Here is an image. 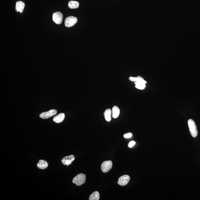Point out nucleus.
Wrapping results in <instances>:
<instances>
[{
    "label": "nucleus",
    "instance_id": "obj_12",
    "mask_svg": "<svg viewBox=\"0 0 200 200\" xmlns=\"http://www.w3.org/2000/svg\"><path fill=\"white\" fill-rule=\"evenodd\" d=\"M120 109L119 107L116 106H114L111 111L112 116L114 118H116L119 116L120 114Z\"/></svg>",
    "mask_w": 200,
    "mask_h": 200
},
{
    "label": "nucleus",
    "instance_id": "obj_4",
    "mask_svg": "<svg viewBox=\"0 0 200 200\" xmlns=\"http://www.w3.org/2000/svg\"><path fill=\"white\" fill-rule=\"evenodd\" d=\"M112 162L111 161H103L101 165V170L104 173L108 172L112 168Z\"/></svg>",
    "mask_w": 200,
    "mask_h": 200
},
{
    "label": "nucleus",
    "instance_id": "obj_2",
    "mask_svg": "<svg viewBox=\"0 0 200 200\" xmlns=\"http://www.w3.org/2000/svg\"><path fill=\"white\" fill-rule=\"evenodd\" d=\"M188 124L191 134L193 138H195L198 134V132L195 123L193 120L190 119L188 120Z\"/></svg>",
    "mask_w": 200,
    "mask_h": 200
},
{
    "label": "nucleus",
    "instance_id": "obj_17",
    "mask_svg": "<svg viewBox=\"0 0 200 200\" xmlns=\"http://www.w3.org/2000/svg\"><path fill=\"white\" fill-rule=\"evenodd\" d=\"M129 80L131 81L137 82H140L142 81H144V79L143 78L140 76H138L136 77H130L129 78Z\"/></svg>",
    "mask_w": 200,
    "mask_h": 200
},
{
    "label": "nucleus",
    "instance_id": "obj_3",
    "mask_svg": "<svg viewBox=\"0 0 200 200\" xmlns=\"http://www.w3.org/2000/svg\"><path fill=\"white\" fill-rule=\"evenodd\" d=\"M78 19L75 17L70 16L65 19V25L66 27H71L77 22Z\"/></svg>",
    "mask_w": 200,
    "mask_h": 200
},
{
    "label": "nucleus",
    "instance_id": "obj_19",
    "mask_svg": "<svg viewBox=\"0 0 200 200\" xmlns=\"http://www.w3.org/2000/svg\"><path fill=\"white\" fill-rule=\"evenodd\" d=\"M132 134L131 133H128L127 134H124V137L126 138H130L132 136Z\"/></svg>",
    "mask_w": 200,
    "mask_h": 200
},
{
    "label": "nucleus",
    "instance_id": "obj_11",
    "mask_svg": "<svg viewBox=\"0 0 200 200\" xmlns=\"http://www.w3.org/2000/svg\"><path fill=\"white\" fill-rule=\"evenodd\" d=\"M65 115L64 113H61L56 115L53 118L54 122L56 123H59L62 122L65 119Z\"/></svg>",
    "mask_w": 200,
    "mask_h": 200
},
{
    "label": "nucleus",
    "instance_id": "obj_9",
    "mask_svg": "<svg viewBox=\"0 0 200 200\" xmlns=\"http://www.w3.org/2000/svg\"><path fill=\"white\" fill-rule=\"evenodd\" d=\"M25 7V4L22 1H19L16 2L15 9L17 12L22 13Z\"/></svg>",
    "mask_w": 200,
    "mask_h": 200
},
{
    "label": "nucleus",
    "instance_id": "obj_5",
    "mask_svg": "<svg viewBox=\"0 0 200 200\" xmlns=\"http://www.w3.org/2000/svg\"><path fill=\"white\" fill-rule=\"evenodd\" d=\"M63 15L61 12L60 11H56L53 14L52 19L53 20L56 24H61L62 22Z\"/></svg>",
    "mask_w": 200,
    "mask_h": 200
},
{
    "label": "nucleus",
    "instance_id": "obj_6",
    "mask_svg": "<svg viewBox=\"0 0 200 200\" xmlns=\"http://www.w3.org/2000/svg\"><path fill=\"white\" fill-rule=\"evenodd\" d=\"M57 111L56 110L52 109L49 111L42 113L40 115V117L43 119H48L57 114Z\"/></svg>",
    "mask_w": 200,
    "mask_h": 200
},
{
    "label": "nucleus",
    "instance_id": "obj_14",
    "mask_svg": "<svg viewBox=\"0 0 200 200\" xmlns=\"http://www.w3.org/2000/svg\"><path fill=\"white\" fill-rule=\"evenodd\" d=\"M104 115L105 119L107 122H110L111 120V109H107L105 111Z\"/></svg>",
    "mask_w": 200,
    "mask_h": 200
},
{
    "label": "nucleus",
    "instance_id": "obj_10",
    "mask_svg": "<svg viewBox=\"0 0 200 200\" xmlns=\"http://www.w3.org/2000/svg\"><path fill=\"white\" fill-rule=\"evenodd\" d=\"M38 168L41 170H45L47 168L48 166V163L47 161L44 160H40L39 162L37 164Z\"/></svg>",
    "mask_w": 200,
    "mask_h": 200
},
{
    "label": "nucleus",
    "instance_id": "obj_8",
    "mask_svg": "<svg viewBox=\"0 0 200 200\" xmlns=\"http://www.w3.org/2000/svg\"><path fill=\"white\" fill-rule=\"evenodd\" d=\"M130 180V177L129 175H124L119 178L118 184L122 186L126 185Z\"/></svg>",
    "mask_w": 200,
    "mask_h": 200
},
{
    "label": "nucleus",
    "instance_id": "obj_18",
    "mask_svg": "<svg viewBox=\"0 0 200 200\" xmlns=\"http://www.w3.org/2000/svg\"><path fill=\"white\" fill-rule=\"evenodd\" d=\"M135 144L136 143L134 141H132L130 142V143H129L128 146H129V147H130V148H131V147H133Z\"/></svg>",
    "mask_w": 200,
    "mask_h": 200
},
{
    "label": "nucleus",
    "instance_id": "obj_1",
    "mask_svg": "<svg viewBox=\"0 0 200 200\" xmlns=\"http://www.w3.org/2000/svg\"><path fill=\"white\" fill-rule=\"evenodd\" d=\"M86 180V176L85 174H79L74 178L73 179L72 182L77 185L79 186L84 184Z\"/></svg>",
    "mask_w": 200,
    "mask_h": 200
},
{
    "label": "nucleus",
    "instance_id": "obj_15",
    "mask_svg": "<svg viewBox=\"0 0 200 200\" xmlns=\"http://www.w3.org/2000/svg\"><path fill=\"white\" fill-rule=\"evenodd\" d=\"M100 199V195L97 191L93 192L89 197V200H99Z\"/></svg>",
    "mask_w": 200,
    "mask_h": 200
},
{
    "label": "nucleus",
    "instance_id": "obj_7",
    "mask_svg": "<svg viewBox=\"0 0 200 200\" xmlns=\"http://www.w3.org/2000/svg\"><path fill=\"white\" fill-rule=\"evenodd\" d=\"M75 159V157L74 155H71L70 156H66L64 157L61 160V163L64 165L69 166Z\"/></svg>",
    "mask_w": 200,
    "mask_h": 200
},
{
    "label": "nucleus",
    "instance_id": "obj_13",
    "mask_svg": "<svg viewBox=\"0 0 200 200\" xmlns=\"http://www.w3.org/2000/svg\"><path fill=\"white\" fill-rule=\"evenodd\" d=\"M147 83V82L145 80L142 81L134 82L136 88L140 90H143L145 88L146 83Z\"/></svg>",
    "mask_w": 200,
    "mask_h": 200
},
{
    "label": "nucleus",
    "instance_id": "obj_16",
    "mask_svg": "<svg viewBox=\"0 0 200 200\" xmlns=\"http://www.w3.org/2000/svg\"><path fill=\"white\" fill-rule=\"evenodd\" d=\"M79 3L77 1H71L68 3V6L70 9H74L79 7Z\"/></svg>",
    "mask_w": 200,
    "mask_h": 200
}]
</instances>
